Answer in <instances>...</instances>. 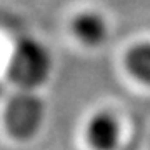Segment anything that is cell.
I'll use <instances>...</instances> for the list:
<instances>
[{
  "instance_id": "cell-5",
  "label": "cell",
  "mask_w": 150,
  "mask_h": 150,
  "mask_svg": "<svg viewBox=\"0 0 150 150\" xmlns=\"http://www.w3.org/2000/svg\"><path fill=\"white\" fill-rule=\"evenodd\" d=\"M125 67L135 79L150 87V42L137 43L125 54Z\"/></svg>"
},
{
  "instance_id": "cell-1",
  "label": "cell",
  "mask_w": 150,
  "mask_h": 150,
  "mask_svg": "<svg viewBox=\"0 0 150 150\" xmlns=\"http://www.w3.org/2000/svg\"><path fill=\"white\" fill-rule=\"evenodd\" d=\"M52 72V55L35 38L23 37L13 45L7 64V74L20 90H37L48 80Z\"/></svg>"
},
{
  "instance_id": "cell-3",
  "label": "cell",
  "mask_w": 150,
  "mask_h": 150,
  "mask_svg": "<svg viewBox=\"0 0 150 150\" xmlns=\"http://www.w3.org/2000/svg\"><path fill=\"white\" fill-rule=\"evenodd\" d=\"M122 129L112 112H97L87 123L85 139L93 150H115L120 144Z\"/></svg>"
},
{
  "instance_id": "cell-2",
  "label": "cell",
  "mask_w": 150,
  "mask_h": 150,
  "mask_svg": "<svg viewBox=\"0 0 150 150\" xmlns=\"http://www.w3.org/2000/svg\"><path fill=\"white\" fill-rule=\"evenodd\" d=\"M45 118V105L33 90H20L7 102L4 127L15 140H30L40 130Z\"/></svg>"
},
{
  "instance_id": "cell-4",
  "label": "cell",
  "mask_w": 150,
  "mask_h": 150,
  "mask_svg": "<svg viewBox=\"0 0 150 150\" xmlns=\"http://www.w3.org/2000/svg\"><path fill=\"white\" fill-rule=\"evenodd\" d=\"M72 33L87 47H98L108 35L107 20L98 12L83 10L72 18Z\"/></svg>"
}]
</instances>
